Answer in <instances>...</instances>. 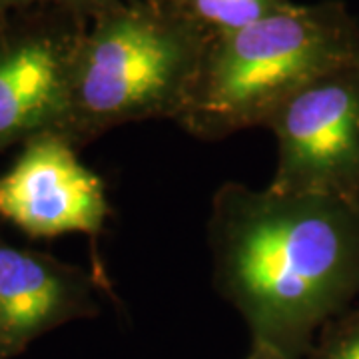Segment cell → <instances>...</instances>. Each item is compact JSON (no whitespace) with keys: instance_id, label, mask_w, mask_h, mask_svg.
<instances>
[{"instance_id":"7","label":"cell","mask_w":359,"mask_h":359,"mask_svg":"<svg viewBox=\"0 0 359 359\" xmlns=\"http://www.w3.org/2000/svg\"><path fill=\"white\" fill-rule=\"evenodd\" d=\"M98 316L96 280L86 269L0 238V355L22 353L68 321Z\"/></svg>"},{"instance_id":"9","label":"cell","mask_w":359,"mask_h":359,"mask_svg":"<svg viewBox=\"0 0 359 359\" xmlns=\"http://www.w3.org/2000/svg\"><path fill=\"white\" fill-rule=\"evenodd\" d=\"M118 0H0V16L26 11H56L88 20Z\"/></svg>"},{"instance_id":"12","label":"cell","mask_w":359,"mask_h":359,"mask_svg":"<svg viewBox=\"0 0 359 359\" xmlns=\"http://www.w3.org/2000/svg\"><path fill=\"white\" fill-rule=\"evenodd\" d=\"M0 359H4V358H2V355H0Z\"/></svg>"},{"instance_id":"5","label":"cell","mask_w":359,"mask_h":359,"mask_svg":"<svg viewBox=\"0 0 359 359\" xmlns=\"http://www.w3.org/2000/svg\"><path fill=\"white\" fill-rule=\"evenodd\" d=\"M84 25L56 11L0 16V152L60 130Z\"/></svg>"},{"instance_id":"8","label":"cell","mask_w":359,"mask_h":359,"mask_svg":"<svg viewBox=\"0 0 359 359\" xmlns=\"http://www.w3.org/2000/svg\"><path fill=\"white\" fill-rule=\"evenodd\" d=\"M160 11L198 28L210 40L230 34L269 14L292 6V0H148Z\"/></svg>"},{"instance_id":"2","label":"cell","mask_w":359,"mask_h":359,"mask_svg":"<svg viewBox=\"0 0 359 359\" xmlns=\"http://www.w3.org/2000/svg\"><path fill=\"white\" fill-rule=\"evenodd\" d=\"M210 39L148 0H118L78 39L60 134L76 148L108 130L178 120Z\"/></svg>"},{"instance_id":"3","label":"cell","mask_w":359,"mask_h":359,"mask_svg":"<svg viewBox=\"0 0 359 359\" xmlns=\"http://www.w3.org/2000/svg\"><path fill=\"white\" fill-rule=\"evenodd\" d=\"M358 58V30L339 4L294 2L210 40L176 124L204 142L264 128L269 114L295 90Z\"/></svg>"},{"instance_id":"4","label":"cell","mask_w":359,"mask_h":359,"mask_svg":"<svg viewBox=\"0 0 359 359\" xmlns=\"http://www.w3.org/2000/svg\"><path fill=\"white\" fill-rule=\"evenodd\" d=\"M264 128L278 140L271 190L358 200L359 58L295 90Z\"/></svg>"},{"instance_id":"10","label":"cell","mask_w":359,"mask_h":359,"mask_svg":"<svg viewBox=\"0 0 359 359\" xmlns=\"http://www.w3.org/2000/svg\"><path fill=\"white\" fill-rule=\"evenodd\" d=\"M313 359H359V316L339 327Z\"/></svg>"},{"instance_id":"11","label":"cell","mask_w":359,"mask_h":359,"mask_svg":"<svg viewBox=\"0 0 359 359\" xmlns=\"http://www.w3.org/2000/svg\"><path fill=\"white\" fill-rule=\"evenodd\" d=\"M245 359H285V358L280 355L278 351L269 349V347L254 346V344H252V347H250V351H248Z\"/></svg>"},{"instance_id":"1","label":"cell","mask_w":359,"mask_h":359,"mask_svg":"<svg viewBox=\"0 0 359 359\" xmlns=\"http://www.w3.org/2000/svg\"><path fill=\"white\" fill-rule=\"evenodd\" d=\"M214 285L254 346L299 359L359 292L358 200L222 184L210 204Z\"/></svg>"},{"instance_id":"6","label":"cell","mask_w":359,"mask_h":359,"mask_svg":"<svg viewBox=\"0 0 359 359\" xmlns=\"http://www.w3.org/2000/svg\"><path fill=\"white\" fill-rule=\"evenodd\" d=\"M108 214L104 182L56 130L26 140L13 166L0 176V218L30 238H96Z\"/></svg>"}]
</instances>
